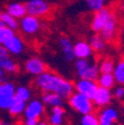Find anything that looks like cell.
I'll list each match as a JSON object with an SVG mask.
<instances>
[{"label": "cell", "mask_w": 124, "mask_h": 125, "mask_svg": "<svg viewBox=\"0 0 124 125\" xmlns=\"http://www.w3.org/2000/svg\"><path fill=\"white\" fill-rule=\"evenodd\" d=\"M36 85L41 91L59 95L63 99H68L74 93V85L68 79L53 72H45L36 77Z\"/></svg>", "instance_id": "obj_1"}, {"label": "cell", "mask_w": 124, "mask_h": 125, "mask_svg": "<svg viewBox=\"0 0 124 125\" xmlns=\"http://www.w3.org/2000/svg\"><path fill=\"white\" fill-rule=\"evenodd\" d=\"M27 15L35 16L37 18H49L54 16L56 6L46 2L45 0H29L25 2Z\"/></svg>", "instance_id": "obj_2"}, {"label": "cell", "mask_w": 124, "mask_h": 125, "mask_svg": "<svg viewBox=\"0 0 124 125\" xmlns=\"http://www.w3.org/2000/svg\"><path fill=\"white\" fill-rule=\"evenodd\" d=\"M68 104L75 112L79 113L82 115L93 113L94 111L93 101L86 97L85 95L78 93V92H75L70 95L69 98H68Z\"/></svg>", "instance_id": "obj_3"}, {"label": "cell", "mask_w": 124, "mask_h": 125, "mask_svg": "<svg viewBox=\"0 0 124 125\" xmlns=\"http://www.w3.org/2000/svg\"><path fill=\"white\" fill-rule=\"evenodd\" d=\"M117 28H119V19L116 16V11L111 9V15H110L109 20L105 23V26L103 27L100 34L106 42H112L116 38Z\"/></svg>", "instance_id": "obj_4"}, {"label": "cell", "mask_w": 124, "mask_h": 125, "mask_svg": "<svg viewBox=\"0 0 124 125\" xmlns=\"http://www.w3.org/2000/svg\"><path fill=\"white\" fill-rule=\"evenodd\" d=\"M16 86L11 82L0 83V109H9L15 99Z\"/></svg>", "instance_id": "obj_5"}, {"label": "cell", "mask_w": 124, "mask_h": 125, "mask_svg": "<svg viewBox=\"0 0 124 125\" xmlns=\"http://www.w3.org/2000/svg\"><path fill=\"white\" fill-rule=\"evenodd\" d=\"M74 88L76 89V92H78V93L83 94L86 97L92 99L98 88V84L95 81H90V79H85V78H80L78 82H76Z\"/></svg>", "instance_id": "obj_6"}, {"label": "cell", "mask_w": 124, "mask_h": 125, "mask_svg": "<svg viewBox=\"0 0 124 125\" xmlns=\"http://www.w3.org/2000/svg\"><path fill=\"white\" fill-rule=\"evenodd\" d=\"M110 15H111V9L110 8L103 7L102 9L95 11V15H94L92 23H90L92 30L95 31L96 34L101 32V30L103 29V27L105 26V23L109 20Z\"/></svg>", "instance_id": "obj_7"}, {"label": "cell", "mask_w": 124, "mask_h": 125, "mask_svg": "<svg viewBox=\"0 0 124 125\" xmlns=\"http://www.w3.org/2000/svg\"><path fill=\"white\" fill-rule=\"evenodd\" d=\"M23 67H25V70L27 73L33 76H36V77L40 74L47 72V65L38 57H31L27 59Z\"/></svg>", "instance_id": "obj_8"}, {"label": "cell", "mask_w": 124, "mask_h": 125, "mask_svg": "<svg viewBox=\"0 0 124 125\" xmlns=\"http://www.w3.org/2000/svg\"><path fill=\"white\" fill-rule=\"evenodd\" d=\"M112 98H113V94H112L111 89L98 86L97 91H96L94 97L92 98V101L94 103V106L106 107L111 104Z\"/></svg>", "instance_id": "obj_9"}, {"label": "cell", "mask_w": 124, "mask_h": 125, "mask_svg": "<svg viewBox=\"0 0 124 125\" xmlns=\"http://www.w3.org/2000/svg\"><path fill=\"white\" fill-rule=\"evenodd\" d=\"M45 107L44 103L40 99H31L28 102V104L26 105V109H25V117L26 118H37L38 120L41 115L44 114Z\"/></svg>", "instance_id": "obj_10"}, {"label": "cell", "mask_w": 124, "mask_h": 125, "mask_svg": "<svg viewBox=\"0 0 124 125\" xmlns=\"http://www.w3.org/2000/svg\"><path fill=\"white\" fill-rule=\"evenodd\" d=\"M97 117L100 125H113L119 118V113L114 107L106 106L100 112Z\"/></svg>", "instance_id": "obj_11"}, {"label": "cell", "mask_w": 124, "mask_h": 125, "mask_svg": "<svg viewBox=\"0 0 124 125\" xmlns=\"http://www.w3.org/2000/svg\"><path fill=\"white\" fill-rule=\"evenodd\" d=\"M21 29L25 34L34 35L40 28V23H39V18L31 15H27L21 19Z\"/></svg>", "instance_id": "obj_12"}, {"label": "cell", "mask_w": 124, "mask_h": 125, "mask_svg": "<svg viewBox=\"0 0 124 125\" xmlns=\"http://www.w3.org/2000/svg\"><path fill=\"white\" fill-rule=\"evenodd\" d=\"M93 54L90 45L84 40H79L74 45V55L78 59H87Z\"/></svg>", "instance_id": "obj_13"}, {"label": "cell", "mask_w": 124, "mask_h": 125, "mask_svg": "<svg viewBox=\"0 0 124 125\" xmlns=\"http://www.w3.org/2000/svg\"><path fill=\"white\" fill-rule=\"evenodd\" d=\"M3 46L6 47V49L9 52V54H12V55H20L23 50V42L21 40L20 37L18 36H13L11 37L7 42L3 44Z\"/></svg>", "instance_id": "obj_14"}, {"label": "cell", "mask_w": 124, "mask_h": 125, "mask_svg": "<svg viewBox=\"0 0 124 125\" xmlns=\"http://www.w3.org/2000/svg\"><path fill=\"white\" fill-rule=\"evenodd\" d=\"M59 46L63 52L64 59L68 62L74 60V58H75V55H74V46H73L72 42H69V39L66 38V37H62V38L59 39Z\"/></svg>", "instance_id": "obj_15"}, {"label": "cell", "mask_w": 124, "mask_h": 125, "mask_svg": "<svg viewBox=\"0 0 124 125\" xmlns=\"http://www.w3.org/2000/svg\"><path fill=\"white\" fill-rule=\"evenodd\" d=\"M6 9H7V12L10 16H12L13 18H23L27 13L25 3H19V2L10 3V5L7 6Z\"/></svg>", "instance_id": "obj_16"}, {"label": "cell", "mask_w": 124, "mask_h": 125, "mask_svg": "<svg viewBox=\"0 0 124 125\" xmlns=\"http://www.w3.org/2000/svg\"><path fill=\"white\" fill-rule=\"evenodd\" d=\"M41 101L43 103L48 106H63L64 104V99L59 96V95H57L55 93H50V92H45L43 97H41Z\"/></svg>", "instance_id": "obj_17"}, {"label": "cell", "mask_w": 124, "mask_h": 125, "mask_svg": "<svg viewBox=\"0 0 124 125\" xmlns=\"http://www.w3.org/2000/svg\"><path fill=\"white\" fill-rule=\"evenodd\" d=\"M97 84L101 87H105V88H113L115 85V78H114L113 74H101L97 78Z\"/></svg>", "instance_id": "obj_18"}, {"label": "cell", "mask_w": 124, "mask_h": 125, "mask_svg": "<svg viewBox=\"0 0 124 125\" xmlns=\"http://www.w3.org/2000/svg\"><path fill=\"white\" fill-rule=\"evenodd\" d=\"M105 44H106V42L103 39V37L101 36V34L94 35V36L90 38V48L95 52H103V50L105 49Z\"/></svg>", "instance_id": "obj_19"}, {"label": "cell", "mask_w": 124, "mask_h": 125, "mask_svg": "<svg viewBox=\"0 0 124 125\" xmlns=\"http://www.w3.org/2000/svg\"><path fill=\"white\" fill-rule=\"evenodd\" d=\"M26 105H27V103L15 98L13 99V102L11 103V105H10V107H9L8 111H9L10 115H12V116H18V115L23 114V113L25 112V109H26Z\"/></svg>", "instance_id": "obj_20"}, {"label": "cell", "mask_w": 124, "mask_h": 125, "mask_svg": "<svg viewBox=\"0 0 124 125\" xmlns=\"http://www.w3.org/2000/svg\"><path fill=\"white\" fill-rule=\"evenodd\" d=\"M30 97H31V92L27 86H18L16 88V94H15L16 99H19V101L27 103V102L30 101Z\"/></svg>", "instance_id": "obj_21"}, {"label": "cell", "mask_w": 124, "mask_h": 125, "mask_svg": "<svg viewBox=\"0 0 124 125\" xmlns=\"http://www.w3.org/2000/svg\"><path fill=\"white\" fill-rule=\"evenodd\" d=\"M115 65H114V60L112 58L106 57L101 62V65L98 67L100 73L101 74H113Z\"/></svg>", "instance_id": "obj_22"}, {"label": "cell", "mask_w": 124, "mask_h": 125, "mask_svg": "<svg viewBox=\"0 0 124 125\" xmlns=\"http://www.w3.org/2000/svg\"><path fill=\"white\" fill-rule=\"evenodd\" d=\"M114 78H115V82L120 85H124V59L120 60L116 64L115 68H114L113 72Z\"/></svg>", "instance_id": "obj_23"}, {"label": "cell", "mask_w": 124, "mask_h": 125, "mask_svg": "<svg viewBox=\"0 0 124 125\" xmlns=\"http://www.w3.org/2000/svg\"><path fill=\"white\" fill-rule=\"evenodd\" d=\"M0 68H2L3 72H6V73H17L19 69L18 65L10 58H7L0 62Z\"/></svg>", "instance_id": "obj_24"}, {"label": "cell", "mask_w": 124, "mask_h": 125, "mask_svg": "<svg viewBox=\"0 0 124 125\" xmlns=\"http://www.w3.org/2000/svg\"><path fill=\"white\" fill-rule=\"evenodd\" d=\"M0 20L3 21V23H5L6 26L13 29V30L18 28V22H17V20L13 18L12 16L9 15L8 12H6V13L1 12V15H0Z\"/></svg>", "instance_id": "obj_25"}, {"label": "cell", "mask_w": 124, "mask_h": 125, "mask_svg": "<svg viewBox=\"0 0 124 125\" xmlns=\"http://www.w3.org/2000/svg\"><path fill=\"white\" fill-rule=\"evenodd\" d=\"M13 36H15L13 29L9 28V27H7V26L0 28V45H3L5 42H7L8 40Z\"/></svg>", "instance_id": "obj_26"}, {"label": "cell", "mask_w": 124, "mask_h": 125, "mask_svg": "<svg viewBox=\"0 0 124 125\" xmlns=\"http://www.w3.org/2000/svg\"><path fill=\"white\" fill-rule=\"evenodd\" d=\"M88 67H90V62H87V59H77V62H75V69L80 78H83Z\"/></svg>", "instance_id": "obj_27"}, {"label": "cell", "mask_w": 124, "mask_h": 125, "mask_svg": "<svg viewBox=\"0 0 124 125\" xmlns=\"http://www.w3.org/2000/svg\"><path fill=\"white\" fill-rule=\"evenodd\" d=\"M80 125H100L97 115H95L94 113L82 115V118H80Z\"/></svg>", "instance_id": "obj_28"}, {"label": "cell", "mask_w": 124, "mask_h": 125, "mask_svg": "<svg viewBox=\"0 0 124 125\" xmlns=\"http://www.w3.org/2000/svg\"><path fill=\"white\" fill-rule=\"evenodd\" d=\"M98 67L96 65H90L88 69L86 70V73L84 74L83 78H85V79H90V81H97L98 78Z\"/></svg>", "instance_id": "obj_29"}, {"label": "cell", "mask_w": 124, "mask_h": 125, "mask_svg": "<svg viewBox=\"0 0 124 125\" xmlns=\"http://www.w3.org/2000/svg\"><path fill=\"white\" fill-rule=\"evenodd\" d=\"M90 10L97 11L104 7V0H86Z\"/></svg>", "instance_id": "obj_30"}, {"label": "cell", "mask_w": 124, "mask_h": 125, "mask_svg": "<svg viewBox=\"0 0 124 125\" xmlns=\"http://www.w3.org/2000/svg\"><path fill=\"white\" fill-rule=\"evenodd\" d=\"M49 123L50 125H63L64 123V115H58L52 113L50 117H49Z\"/></svg>", "instance_id": "obj_31"}, {"label": "cell", "mask_w": 124, "mask_h": 125, "mask_svg": "<svg viewBox=\"0 0 124 125\" xmlns=\"http://www.w3.org/2000/svg\"><path fill=\"white\" fill-rule=\"evenodd\" d=\"M113 96L116 97L117 99H123L124 98V86L121 85L119 87L114 89V93H113Z\"/></svg>", "instance_id": "obj_32"}, {"label": "cell", "mask_w": 124, "mask_h": 125, "mask_svg": "<svg viewBox=\"0 0 124 125\" xmlns=\"http://www.w3.org/2000/svg\"><path fill=\"white\" fill-rule=\"evenodd\" d=\"M7 58H9V52H8L7 49H6V47L1 46L0 45V62H3L5 59H7Z\"/></svg>", "instance_id": "obj_33"}, {"label": "cell", "mask_w": 124, "mask_h": 125, "mask_svg": "<svg viewBox=\"0 0 124 125\" xmlns=\"http://www.w3.org/2000/svg\"><path fill=\"white\" fill-rule=\"evenodd\" d=\"M52 113L58 115H65V109L63 106H54L52 108Z\"/></svg>", "instance_id": "obj_34"}, {"label": "cell", "mask_w": 124, "mask_h": 125, "mask_svg": "<svg viewBox=\"0 0 124 125\" xmlns=\"http://www.w3.org/2000/svg\"><path fill=\"white\" fill-rule=\"evenodd\" d=\"M38 120L37 118H26L25 120V125H38Z\"/></svg>", "instance_id": "obj_35"}, {"label": "cell", "mask_w": 124, "mask_h": 125, "mask_svg": "<svg viewBox=\"0 0 124 125\" xmlns=\"http://www.w3.org/2000/svg\"><path fill=\"white\" fill-rule=\"evenodd\" d=\"M0 125H13L11 122H8V121H0Z\"/></svg>", "instance_id": "obj_36"}, {"label": "cell", "mask_w": 124, "mask_h": 125, "mask_svg": "<svg viewBox=\"0 0 124 125\" xmlns=\"http://www.w3.org/2000/svg\"><path fill=\"white\" fill-rule=\"evenodd\" d=\"M3 74H5V72H3L2 68H0V78L3 77Z\"/></svg>", "instance_id": "obj_37"}, {"label": "cell", "mask_w": 124, "mask_h": 125, "mask_svg": "<svg viewBox=\"0 0 124 125\" xmlns=\"http://www.w3.org/2000/svg\"><path fill=\"white\" fill-rule=\"evenodd\" d=\"M38 125H49V124L47 122H45V121H43V122H39Z\"/></svg>", "instance_id": "obj_38"}, {"label": "cell", "mask_w": 124, "mask_h": 125, "mask_svg": "<svg viewBox=\"0 0 124 125\" xmlns=\"http://www.w3.org/2000/svg\"><path fill=\"white\" fill-rule=\"evenodd\" d=\"M121 10H123V11H124V0L121 2Z\"/></svg>", "instance_id": "obj_39"}, {"label": "cell", "mask_w": 124, "mask_h": 125, "mask_svg": "<svg viewBox=\"0 0 124 125\" xmlns=\"http://www.w3.org/2000/svg\"><path fill=\"white\" fill-rule=\"evenodd\" d=\"M122 36L124 38V23H122Z\"/></svg>", "instance_id": "obj_40"}, {"label": "cell", "mask_w": 124, "mask_h": 125, "mask_svg": "<svg viewBox=\"0 0 124 125\" xmlns=\"http://www.w3.org/2000/svg\"><path fill=\"white\" fill-rule=\"evenodd\" d=\"M6 26V25H5V23H3V21H1V20H0V28H2V27H5Z\"/></svg>", "instance_id": "obj_41"}, {"label": "cell", "mask_w": 124, "mask_h": 125, "mask_svg": "<svg viewBox=\"0 0 124 125\" xmlns=\"http://www.w3.org/2000/svg\"><path fill=\"white\" fill-rule=\"evenodd\" d=\"M0 15H1V11H0Z\"/></svg>", "instance_id": "obj_42"}]
</instances>
